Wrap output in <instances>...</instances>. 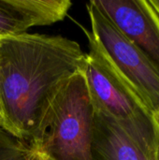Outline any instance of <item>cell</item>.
Listing matches in <instances>:
<instances>
[{
  "label": "cell",
  "mask_w": 159,
  "mask_h": 160,
  "mask_svg": "<svg viewBox=\"0 0 159 160\" xmlns=\"http://www.w3.org/2000/svg\"><path fill=\"white\" fill-rule=\"evenodd\" d=\"M152 118H153V122H154V125H155V128H156L159 140V109L152 113Z\"/></svg>",
  "instance_id": "9c48e42d"
},
{
  "label": "cell",
  "mask_w": 159,
  "mask_h": 160,
  "mask_svg": "<svg viewBox=\"0 0 159 160\" xmlns=\"http://www.w3.org/2000/svg\"><path fill=\"white\" fill-rule=\"evenodd\" d=\"M34 152H35V151H34ZM33 160H49V159H48V158H46L45 157L41 156L40 154H38V153L35 152V154H34V158H33Z\"/></svg>",
  "instance_id": "8fae6325"
},
{
  "label": "cell",
  "mask_w": 159,
  "mask_h": 160,
  "mask_svg": "<svg viewBox=\"0 0 159 160\" xmlns=\"http://www.w3.org/2000/svg\"><path fill=\"white\" fill-rule=\"evenodd\" d=\"M0 128H4V121H3V119L1 118V116H0Z\"/></svg>",
  "instance_id": "7c38bea8"
},
{
  "label": "cell",
  "mask_w": 159,
  "mask_h": 160,
  "mask_svg": "<svg viewBox=\"0 0 159 160\" xmlns=\"http://www.w3.org/2000/svg\"><path fill=\"white\" fill-rule=\"evenodd\" d=\"M70 0H0V38L63 21Z\"/></svg>",
  "instance_id": "8992f818"
},
{
  "label": "cell",
  "mask_w": 159,
  "mask_h": 160,
  "mask_svg": "<svg viewBox=\"0 0 159 160\" xmlns=\"http://www.w3.org/2000/svg\"><path fill=\"white\" fill-rule=\"evenodd\" d=\"M0 116H1V118H2V110H1V105H0ZM3 119V118H2Z\"/></svg>",
  "instance_id": "4fadbf2b"
},
{
  "label": "cell",
  "mask_w": 159,
  "mask_h": 160,
  "mask_svg": "<svg viewBox=\"0 0 159 160\" xmlns=\"http://www.w3.org/2000/svg\"><path fill=\"white\" fill-rule=\"evenodd\" d=\"M86 52L61 35L0 38V105L4 129L30 147L53 100L85 66Z\"/></svg>",
  "instance_id": "6da1fadb"
},
{
  "label": "cell",
  "mask_w": 159,
  "mask_h": 160,
  "mask_svg": "<svg viewBox=\"0 0 159 160\" xmlns=\"http://www.w3.org/2000/svg\"><path fill=\"white\" fill-rule=\"evenodd\" d=\"M152 6L154 7V8L156 9V11L157 12L159 16V0H150Z\"/></svg>",
  "instance_id": "30bf717a"
},
{
  "label": "cell",
  "mask_w": 159,
  "mask_h": 160,
  "mask_svg": "<svg viewBox=\"0 0 159 160\" xmlns=\"http://www.w3.org/2000/svg\"><path fill=\"white\" fill-rule=\"evenodd\" d=\"M159 70V16L150 0H91Z\"/></svg>",
  "instance_id": "5b68a950"
},
{
  "label": "cell",
  "mask_w": 159,
  "mask_h": 160,
  "mask_svg": "<svg viewBox=\"0 0 159 160\" xmlns=\"http://www.w3.org/2000/svg\"><path fill=\"white\" fill-rule=\"evenodd\" d=\"M34 150L0 128V160H33Z\"/></svg>",
  "instance_id": "ba28073f"
},
{
  "label": "cell",
  "mask_w": 159,
  "mask_h": 160,
  "mask_svg": "<svg viewBox=\"0 0 159 160\" xmlns=\"http://www.w3.org/2000/svg\"><path fill=\"white\" fill-rule=\"evenodd\" d=\"M81 28L88 43L84 72L93 109L113 119L145 153L159 158L152 112L116 68L97 36Z\"/></svg>",
  "instance_id": "7a4b0ae2"
},
{
  "label": "cell",
  "mask_w": 159,
  "mask_h": 160,
  "mask_svg": "<svg viewBox=\"0 0 159 160\" xmlns=\"http://www.w3.org/2000/svg\"><path fill=\"white\" fill-rule=\"evenodd\" d=\"M91 31L152 112L159 109V70L92 1L86 3Z\"/></svg>",
  "instance_id": "277c9868"
},
{
  "label": "cell",
  "mask_w": 159,
  "mask_h": 160,
  "mask_svg": "<svg viewBox=\"0 0 159 160\" xmlns=\"http://www.w3.org/2000/svg\"><path fill=\"white\" fill-rule=\"evenodd\" d=\"M93 118L83 68L53 100L31 148L49 160H92Z\"/></svg>",
  "instance_id": "3957f363"
},
{
  "label": "cell",
  "mask_w": 159,
  "mask_h": 160,
  "mask_svg": "<svg viewBox=\"0 0 159 160\" xmlns=\"http://www.w3.org/2000/svg\"><path fill=\"white\" fill-rule=\"evenodd\" d=\"M91 153L92 160H159L145 153L113 119L95 110Z\"/></svg>",
  "instance_id": "52a82bcc"
}]
</instances>
